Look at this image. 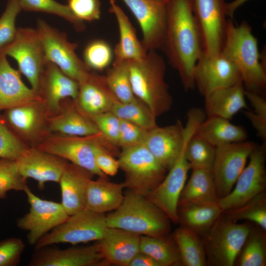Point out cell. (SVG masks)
Segmentation results:
<instances>
[{
	"label": "cell",
	"mask_w": 266,
	"mask_h": 266,
	"mask_svg": "<svg viewBox=\"0 0 266 266\" xmlns=\"http://www.w3.org/2000/svg\"><path fill=\"white\" fill-rule=\"evenodd\" d=\"M107 226L140 235L162 237L169 235L171 221L147 197L131 191L120 206L106 216Z\"/></svg>",
	"instance_id": "4"
},
{
	"label": "cell",
	"mask_w": 266,
	"mask_h": 266,
	"mask_svg": "<svg viewBox=\"0 0 266 266\" xmlns=\"http://www.w3.org/2000/svg\"><path fill=\"white\" fill-rule=\"evenodd\" d=\"M166 27L161 49L178 73L186 91L195 87L194 73L203 53L202 39L191 0H166Z\"/></svg>",
	"instance_id": "1"
},
{
	"label": "cell",
	"mask_w": 266,
	"mask_h": 266,
	"mask_svg": "<svg viewBox=\"0 0 266 266\" xmlns=\"http://www.w3.org/2000/svg\"><path fill=\"white\" fill-rule=\"evenodd\" d=\"M221 52L238 68L246 91L261 94L266 88V66L261 54L257 38L246 21L234 24L227 20L225 38Z\"/></svg>",
	"instance_id": "2"
},
{
	"label": "cell",
	"mask_w": 266,
	"mask_h": 266,
	"mask_svg": "<svg viewBox=\"0 0 266 266\" xmlns=\"http://www.w3.org/2000/svg\"><path fill=\"white\" fill-rule=\"evenodd\" d=\"M31 102L6 109L5 118L11 127L19 132L30 133L37 127L39 114Z\"/></svg>",
	"instance_id": "40"
},
{
	"label": "cell",
	"mask_w": 266,
	"mask_h": 266,
	"mask_svg": "<svg viewBox=\"0 0 266 266\" xmlns=\"http://www.w3.org/2000/svg\"><path fill=\"white\" fill-rule=\"evenodd\" d=\"M248 159V165L239 175L231 191L219 200L218 204L223 211L240 206L266 191V143L257 144Z\"/></svg>",
	"instance_id": "11"
},
{
	"label": "cell",
	"mask_w": 266,
	"mask_h": 266,
	"mask_svg": "<svg viewBox=\"0 0 266 266\" xmlns=\"http://www.w3.org/2000/svg\"><path fill=\"white\" fill-rule=\"evenodd\" d=\"M102 144L114 154L116 146L102 136H54L41 146L40 150L69 161L71 163L90 171L94 175L107 176L98 167L95 153L98 146Z\"/></svg>",
	"instance_id": "10"
},
{
	"label": "cell",
	"mask_w": 266,
	"mask_h": 266,
	"mask_svg": "<svg viewBox=\"0 0 266 266\" xmlns=\"http://www.w3.org/2000/svg\"><path fill=\"white\" fill-rule=\"evenodd\" d=\"M78 83L76 100L81 110L89 117L110 111L118 101L108 87L105 76L88 72Z\"/></svg>",
	"instance_id": "22"
},
{
	"label": "cell",
	"mask_w": 266,
	"mask_h": 266,
	"mask_svg": "<svg viewBox=\"0 0 266 266\" xmlns=\"http://www.w3.org/2000/svg\"><path fill=\"white\" fill-rule=\"evenodd\" d=\"M193 13L201 34L203 53L221 52L227 20L225 0H191Z\"/></svg>",
	"instance_id": "14"
},
{
	"label": "cell",
	"mask_w": 266,
	"mask_h": 266,
	"mask_svg": "<svg viewBox=\"0 0 266 266\" xmlns=\"http://www.w3.org/2000/svg\"><path fill=\"white\" fill-rule=\"evenodd\" d=\"M141 235L119 228L108 227L96 243L106 264L128 266L139 252Z\"/></svg>",
	"instance_id": "21"
},
{
	"label": "cell",
	"mask_w": 266,
	"mask_h": 266,
	"mask_svg": "<svg viewBox=\"0 0 266 266\" xmlns=\"http://www.w3.org/2000/svg\"><path fill=\"white\" fill-rule=\"evenodd\" d=\"M21 10L19 0H7L0 17V51L14 39L17 31L16 20Z\"/></svg>",
	"instance_id": "44"
},
{
	"label": "cell",
	"mask_w": 266,
	"mask_h": 266,
	"mask_svg": "<svg viewBox=\"0 0 266 266\" xmlns=\"http://www.w3.org/2000/svg\"><path fill=\"white\" fill-rule=\"evenodd\" d=\"M105 77L108 87L119 101L127 103L137 100L131 86L129 62L112 63Z\"/></svg>",
	"instance_id": "38"
},
{
	"label": "cell",
	"mask_w": 266,
	"mask_h": 266,
	"mask_svg": "<svg viewBox=\"0 0 266 266\" xmlns=\"http://www.w3.org/2000/svg\"><path fill=\"white\" fill-rule=\"evenodd\" d=\"M184 143V127L179 120L171 125L157 126L148 131L144 144L157 160L168 170L178 158Z\"/></svg>",
	"instance_id": "19"
},
{
	"label": "cell",
	"mask_w": 266,
	"mask_h": 266,
	"mask_svg": "<svg viewBox=\"0 0 266 266\" xmlns=\"http://www.w3.org/2000/svg\"><path fill=\"white\" fill-rule=\"evenodd\" d=\"M184 266H205L207 259L202 238L190 229L180 226L172 234Z\"/></svg>",
	"instance_id": "33"
},
{
	"label": "cell",
	"mask_w": 266,
	"mask_h": 266,
	"mask_svg": "<svg viewBox=\"0 0 266 266\" xmlns=\"http://www.w3.org/2000/svg\"><path fill=\"white\" fill-rule=\"evenodd\" d=\"M153 0L157 1V2H166V0Z\"/></svg>",
	"instance_id": "53"
},
{
	"label": "cell",
	"mask_w": 266,
	"mask_h": 266,
	"mask_svg": "<svg viewBox=\"0 0 266 266\" xmlns=\"http://www.w3.org/2000/svg\"><path fill=\"white\" fill-rule=\"evenodd\" d=\"M119 119L131 122L146 131L158 125L156 117L149 107L138 99L123 103L116 101L110 110Z\"/></svg>",
	"instance_id": "36"
},
{
	"label": "cell",
	"mask_w": 266,
	"mask_h": 266,
	"mask_svg": "<svg viewBox=\"0 0 266 266\" xmlns=\"http://www.w3.org/2000/svg\"><path fill=\"white\" fill-rule=\"evenodd\" d=\"M139 252L158 262L161 266H181L180 255L172 236L141 235Z\"/></svg>",
	"instance_id": "34"
},
{
	"label": "cell",
	"mask_w": 266,
	"mask_h": 266,
	"mask_svg": "<svg viewBox=\"0 0 266 266\" xmlns=\"http://www.w3.org/2000/svg\"><path fill=\"white\" fill-rule=\"evenodd\" d=\"M257 145L245 140L216 147L211 171L219 199L231 191Z\"/></svg>",
	"instance_id": "13"
},
{
	"label": "cell",
	"mask_w": 266,
	"mask_h": 266,
	"mask_svg": "<svg viewBox=\"0 0 266 266\" xmlns=\"http://www.w3.org/2000/svg\"><path fill=\"white\" fill-rule=\"evenodd\" d=\"M187 134L188 130L184 127V143L178 158L163 181L147 197L174 223H178V202L191 169L185 154Z\"/></svg>",
	"instance_id": "16"
},
{
	"label": "cell",
	"mask_w": 266,
	"mask_h": 266,
	"mask_svg": "<svg viewBox=\"0 0 266 266\" xmlns=\"http://www.w3.org/2000/svg\"><path fill=\"white\" fill-rule=\"evenodd\" d=\"M113 59L110 45L102 39L90 41L83 51V62L89 69L101 71L108 67Z\"/></svg>",
	"instance_id": "41"
},
{
	"label": "cell",
	"mask_w": 266,
	"mask_h": 266,
	"mask_svg": "<svg viewBox=\"0 0 266 266\" xmlns=\"http://www.w3.org/2000/svg\"><path fill=\"white\" fill-rule=\"evenodd\" d=\"M130 79L135 97L158 116L171 108L172 98L165 80L166 65L157 50L140 60L129 62Z\"/></svg>",
	"instance_id": "3"
},
{
	"label": "cell",
	"mask_w": 266,
	"mask_h": 266,
	"mask_svg": "<svg viewBox=\"0 0 266 266\" xmlns=\"http://www.w3.org/2000/svg\"><path fill=\"white\" fill-rule=\"evenodd\" d=\"M93 175L72 163L66 164L59 183L61 203L69 215L85 208L88 186Z\"/></svg>",
	"instance_id": "23"
},
{
	"label": "cell",
	"mask_w": 266,
	"mask_h": 266,
	"mask_svg": "<svg viewBox=\"0 0 266 266\" xmlns=\"http://www.w3.org/2000/svg\"><path fill=\"white\" fill-rule=\"evenodd\" d=\"M17 162L20 174L36 181L40 190L46 182L59 183L67 164L66 160L39 149H28Z\"/></svg>",
	"instance_id": "20"
},
{
	"label": "cell",
	"mask_w": 266,
	"mask_h": 266,
	"mask_svg": "<svg viewBox=\"0 0 266 266\" xmlns=\"http://www.w3.org/2000/svg\"><path fill=\"white\" fill-rule=\"evenodd\" d=\"M89 117L103 136L111 144L118 146L120 119L110 111Z\"/></svg>",
	"instance_id": "46"
},
{
	"label": "cell",
	"mask_w": 266,
	"mask_h": 266,
	"mask_svg": "<svg viewBox=\"0 0 266 266\" xmlns=\"http://www.w3.org/2000/svg\"><path fill=\"white\" fill-rule=\"evenodd\" d=\"M36 250L28 265L29 266H94L106 264L97 243L65 249L44 247Z\"/></svg>",
	"instance_id": "18"
},
{
	"label": "cell",
	"mask_w": 266,
	"mask_h": 266,
	"mask_svg": "<svg viewBox=\"0 0 266 266\" xmlns=\"http://www.w3.org/2000/svg\"><path fill=\"white\" fill-rule=\"evenodd\" d=\"M67 5L73 14L82 22H92L100 17V0H67Z\"/></svg>",
	"instance_id": "47"
},
{
	"label": "cell",
	"mask_w": 266,
	"mask_h": 266,
	"mask_svg": "<svg viewBox=\"0 0 266 266\" xmlns=\"http://www.w3.org/2000/svg\"><path fill=\"white\" fill-rule=\"evenodd\" d=\"M113 155L111 151L102 144L98 146L96 150L95 159L97 166L106 175H116L119 168L118 161Z\"/></svg>",
	"instance_id": "50"
},
{
	"label": "cell",
	"mask_w": 266,
	"mask_h": 266,
	"mask_svg": "<svg viewBox=\"0 0 266 266\" xmlns=\"http://www.w3.org/2000/svg\"><path fill=\"white\" fill-rule=\"evenodd\" d=\"M104 214L84 209L72 215L35 243V249L60 243L75 244L102 238L107 228Z\"/></svg>",
	"instance_id": "7"
},
{
	"label": "cell",
	"mask_w": 266,
	"mask_h": 266,
	"mask_svg": "<svg viewBox=\"0 0 266 266\" xmlns=\"http://www.w3.org/2000/svg\"><path fill=\"white\" fill-rule=\"evenodd\" d=\"M27 186L17 161L0 158V199L6 198L9 191H24Z\"/></svg>",
	"instance_id": "42"
},
{
	"label": "cell",
	"mask_w": 266,
	"mask_h": 266,
	"mask_svg": "<svg viewBox=\"0 0 266 266\" xmlns=\"http://www.w3.org/2000/svg\"><path fill=\"white\" fill-rule=\"evenodd\" d=\"M250 0H233L226 3L225 12L227 17L233 18L236 10Z\"/></svg>",
	"instance_id": "52"
},
{
	"label": "cell",
	"mask_w": 266,
	"mask_h": 266,
	"mask_svg": "<svg viewBox=\"0 0 266 266\" xmlns=\"http://www.w3.org/2000/svg\"><path fill=\"white\" fill-rule=\"evenodd\" d=\"M28 150L0 119V158L17 161Z\"/></svg>",
	"instance_id": "45"
},
{
	"label": "cell",
	"mask_w": 266,
	"mask_h": 266,
	"mask_svg": "<svg viewBox=\"0 0 266 266\" xmlns=\"http://www.w3.org/2000/svg\"><path fill=\"white\" fill-rule=\"evenodd\" d=\"M50 129L68 136L104 137L90 117L82 110L74 109H67L53 118Z\"/></svg>",
	"instance_id": "32"
},
{
	"label": "cell",
	"mask_w": 266,
	"mask_h": 266,
	"mask_svg": "<svg viewBox=\"0 0 266 266\" xmlns=\"http://www.w3.org/2000/svg\"><path fill=\"white\" fill-rule=\"evenodd\" d=\"M19 2L22 10L58 16L71 23L77 32H81L85 29L84 22L78 20L67 5L61 4L55 0H19Z\"/></svg>",
	"instance_id": "39"
},
{
	"label": "cell",
	"mask_w": 266,
	"mask_h": 266,
	"mask_svg": "<svg viewBox=\"0 0 266 266\" xmlns=\"http://www.w3.org/2000/svg\"><path fill=\"white\" fill-rule=\"evenodd\" d=\"M222 214L234 221H246L266 231V191L240 206L223 211Z\"/></svg>",
	"instance_id": "37"
},
{
	"label": "cell",
	"mask_w": 266,
	"mask_h": 266,
	"mask_svg": "<svg viewBox=\"0 0 266 266\" xmlns=\"http://www.w3.org/2000/svg\"><path fill=\"white\" fill-rule=\"evenodd\" d=\"M37 97L38 94L25 85L7 56L0 52V111L33 102Z\"/></svg>",
	"instance_id": "24"
},
{
	"label": "cell",
	"mask_w": 266,
	"mask_h": 266,
	"mask_svg": "<svg viewBox=\"0 0 266 266\" xmlns=\"http://www.w3.org/2000/svg\"><path fill=\"white\" fill-rule=\"evenodd\" d=\"M124 172L125 188L147 197L166 174L163 166L145 144L123 148L118 160Z\"/></svg>",
	"instance_id": "6"
},
{
	"label": "cell",
	"mask_w": 266,
	"mask_h": 266,
	"mask_svg": "<svg viewBox=\"0 0 266 266\" xmlns=\"http://www.w3.org/2000/svg\"><path fill=\"white\" fill-rule=\"evenodd\" d=\"M109 3V11L115 16L119 32V40L113 51V63L141 59L147 52L138 39L135 28L115 0H110Z\"/></svg>",
	"instance_id": "26"
},
{
	"label": "cell",
	"mask_w": 266,
	"mask_h": 266,
	"mask_svg": "<svg viewBox=\"0 0 266 266\" xmlns=\"http://www.w3.org/2000/svg\"><path fill=\"white\" fill-rule=\"evenodd\" d=\"M128 266H161L149 255L139 252L132 260Z\"/></svg>",
	"instance_id": "51"
},
{
	"label": "cell",
	"mask_w": 266,
	"mask_h": 266,
	"mask_svg": "<svg viewBox=\"0 0 266 266\" xmlns=\"http://www.w3.org/2000/svg\"><path fill=\"white\" fill-rule=\"evenodd\" d=\"M41 40L46 63L56 65L64 73L77 81L89 72L83 61L77 55L78 44L70 42L66 34L39 19L36 28Z\"/></svg>",
	"instance_id": "8"
},
{
	"label": "cell",
	"mask_w": 266,
	"mask_h": 266,
	"mask_svg": "<svg viewBox=\"0 0 266 266\" xmlns=\"http://www.w3.org/2000/svg\"><path fill=\"white\" fill-rule=\"evenodd\" d=\"M147 132L131 122L120 119L118 146L123 148L143 144Z\"/></svg>",
	"instance_id": "49"
},
{
	"label": "cell",
	"mask_w": 266,
	"mask_h": 266,
	"mask_svg": "<svg viewBox=\"0 0 266 266\" xmlns=\"http://www.w3.org/2000/svg\"><path fill=\"white\" fill-rule=\"evenodd\" d=\"M24 192L30 207L26 214L17 220V226L28 232V243L34 245L49 231L64 222L69 215L61 202L40 198L28 186Z\"/></svg>",
	"instance_id": "12"
},
{
	"label": "cell",
	"mask_w": 266,
	"mask_h": 266,
	"mask_svg": "<svg viewBox=\"0 0 266 266\" xmlns=\"http://www.w3.org/2000/svg\"><path fill=\"white\" fill-rule=\"evenodd\" d=\"M195 134L216 147L245 141L248 134L241 126L232 124L229 120L218 117H207L198 126Z\"/></svg>",
	"instance_id": "30"
},
{
	"label": "cell",
	"mask_w": 266,
	"mask_h": 266,
	"mask_svg": "<svg viewBox=\"0 0 266 266\" xmlns=\"http://www.w3.org/2000/svg\"><path fill=\"white\" fill-rule=\"evenodd\" d=\"M204 99L205 114L207 117L230 120L240 110L247 108L242 82L217 90Z\"/></svg>",
	"instance_id": "28"
},
{
	"label": "cell",
	"mask_w": 266,
	"mask_h": 266,
	"mask_svg": "<svg viewBox=\"0 0 266 266\" xmlns=\"http://www.w3.org/2000/svg\"><path fill=\"white\" fill-rule=\"evenodd\" d=\"M194 80L204 98L217 90L242 82L236 66L222 52L213 55L203 53L196 64Z\"/></svg>",
	"instance_id": "15"
},
{
	"label": "cell",
	"mask_w": 266,
	"mask_h": 266,
	"mask_svg": "<svg viewBox=\"0 0 266 266\" xmlns=\"http://www.w3.org/2000/svg\"><path fill=\"white\" fill-rule=\"evenodd\" d=\"M78 82L64 73L56 65L47 62L40 77L38 94L42 93L49 107L57 109L61 100L70 98L76 100Z\"/></svg>",
	"instance_id": "25"
},
{
	"label": "cell",
	"mask_w": 266,
	"mask_h": 266,
	"mask_svg": "<svg viewBox=\"0 0 266 266\" xmlns=\"http://www.w3.org/2000/svg\"><path fill=\"white\" fill-rule=\"evenodd\" d=\"M246 99L253 107V111L244 113L257 135L266 143V100L261 94L245 90Z\"/></svg>",
	"instance_id": "43"
},
{
	"label": "cell",
	"mask_w": 266,
	"mask_h": 266,
	"mask_svg": "<svg viewBox=\"0 0 266 266\" xmlns=\"http://www.w3.org/2000/svg\"><path fill=\"white\" fill-rule=\"evenodd\" d=\"M136 19L146 51L161 48L166 27V2L153 0H122Z\"/></svg>",
	"instance_id": "17"
},
{
	"label": "cell",
	"mask_w": 266,
	"mask_h": 266,
	"mask_svg": "<svg viewBox=\"0 0 266 266\" xmlns=\"http://www.w3.org/2000/svg\"><path fill=\"white\" fill-rule=\"evenodd\" d=\"M215 182L211 170L192 169L181 193L178 207L218 203Z\"/></svg>",
	"instance_id": "29"
},
{
	"label": "cell",
	"mask_w": 266,
	"mask_h": 266,
	"mask_svg": "<svg viewBox=\"0 0 266 266\" xmlns=\"http://www.w3.org/2000/svg\"><path fill=\"white\" fill-rule=\"evenodd\" d=\"M234 266H266V231L255 225L252 228L236 258Z\"/></svg>",
	"instance_id": "35"
},
{
	"label": "cell",
	"mask_w": 266,
	"mask_h": 266,
	"mask_svg": "<svg viewBox=\"0 0 266 266\" xmlns=\"http://www.w3.org/2000/svg\"><path fill=\"white\" fill-rule=\"evenodd\" d=\"M25 244L20 238L10 237L0 240V266H16L20 262Z\"/></svg>",
	"instance_id": "48"
},
{
	"label": "cell",
	"mask_w": 266,
	"mask_h": 266,
	"mask_svg": "<svg viewBox=\"0 0 266 266\" xmlns=\"http://www.w3.org/2000/svg\"><path fill=\"white\" fill-rule=\"evenodd\" d=\"M223 210L218 203L188 205L178 207V223L201 237L212 227Z\"/></svg>",
	"instance_id": "31"
},
{
	"label": "cell",
	"mask_w": 266,
	"mask_h": 266,
	"mask_svg": "<svg viewBox=\"0 0 266 266\" xmlns=\"http://www.w3.org/2000/svg\"><path fill=\"white\" fill-rule=\"evenodd\" d=\"M252 223H238L222 213L202 237L207 259L211 266H234Z\"/></svg>",
	"instance_id": "5"
},
{
	"label": "cell",
	"mask_w": 266,
	"mask_h": 266,
	"mask_svg": "<svg viewBox=\"0 0 266 266\" xmlns=\"http://www.w3.org/2000/svg\"><path fill=\"white\" fill-rule=\"evenodd\" d=\"M0 52L16 61L20 72L27 78L32 89L38 94L40 77L46 62L36 29L17 28L13 40Z\"/></svg>",
	"instance_id": "9"
},
{
	"label": "cell",
	"mask_w": 266,
	"mask_h": 266,
	"mask_svg": "<svg viewBox=\"0 0 266 266\" xmlns=\"http://www.w3.org/2000/svg\"><path fill=\"white\" fill-rule=\"evenodd\" d=\"M125 188L124 182H111L107 176L92 179L88 186L85 209L101 214L116 210L123 202Z\"/></svg>",
	"instance_id": "27"
}]
</instances>
